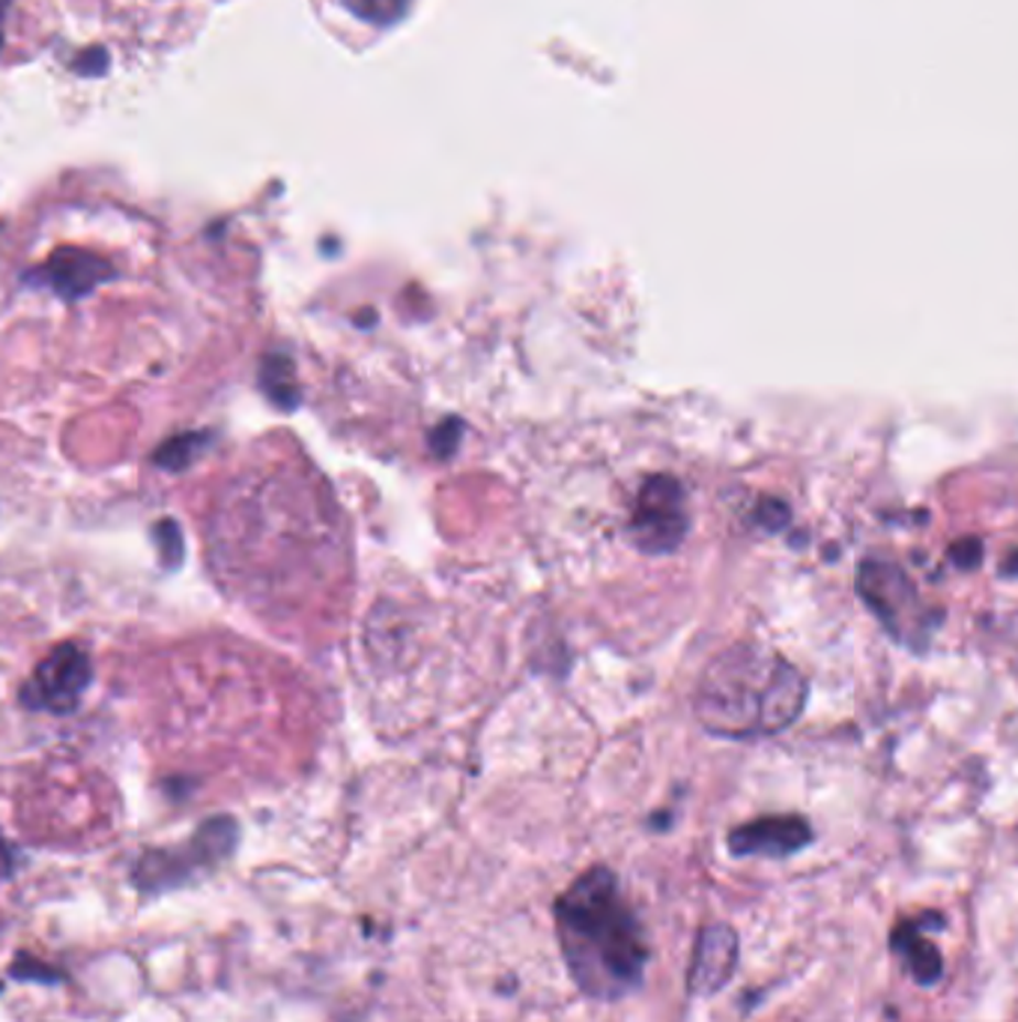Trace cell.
<instances>
[{
    "instance_id": "1",
    "label": "cell",
    "mask_w": 1018,
    "mask_h": 1022,
    "mask_svg": "<svg viewBox=\"0 0 1018 1022\" xmlns=\"http://www.w3.org/2000/svg\"><path fill=\"white\" fill-rule=\"evenodd\" d=\"M553 912L565 966L580 990L597 1002L637 990L648 966V939L613 870L592 868L576 876Z\"/></svg>"
},
{
    "instance_id": "2",
    "label": "cell",
    "mask_w": 1018,
    "mask_h": 1022,
    "mask_svg": "<svg viewBox=\"0 0 1018 1022\" xmlns=\"http://www.w3.org/2000/svg\"><path fill=\"white\" fill-rule=\"evenodd\" d=\"M806 702V679L777 652L738 643L702 670L693 697L700 723L723 739H756L792 727Z\"/></svg>"
},
{
    "instance_id": "3",
    "label": "cell",
    "mask_w": 1018,
    "mask_h": 1022,
    "mask_svg": "<svg viewBox=\"0 0 1018 1022\" xmlns=\"http://www.w3.org/2000/svg\"><path fill=\"white\" fill-rule=\"evenodd\" d=\"M237 847V826L234 819H209L197 828V835L180 849H155L138 861L132 879L147 894L167 891L192 879L197 868H209L227 858Z\"/></svg>"
},
{
    "instance_id": "4",
    "label": "cell",
    "mask_w": 1018,
    "mask_h": 1022,
    "mask_svg": "<svg viewBox=\"0 0 1018 1022\" xmlns=\"http://www.w3.org/2000/svg\"><path fill=\"white\" fill-rule=\"evenodd\" d=\"M628 532L642 553H672L687 536L684 487L675 475H648L639 485Z\"/></svg>"
},
{
    "instance_id": "5",
    "label": "cell",
    "mask_w": 1018,
    "mask_h": 1022,
    "mask_svg": "<svg viewBox=\"0 0 1018 1022\" xmlns=\"http://www.w3.org/2000/svg\"><path fill=\"white\" fill-rule=\"evenodd\" d=\"M90 676V658L73 643H63L36 667L21 697H24V706L31 709L69 714L82 700V693L87 691Z\"/></svg>"
},
{
    "instance_id": "6",
    "label": "cell",
    "mask_w": 1018,
    "mask_h": 1022,
    "mask_svg": "<svg viewBox=\"0 0 1018 1022\" xmlns=\"http://www.w3.org/2000/svg\"><path fill=\"white\" fill-rule=\"evenodd\" d=\"M857 589L869 601V607L878 613V620L896 634L906 628L908 616L917 610V592L902 568L881 559H869L860 566L857 574Z\"/></svg>"
},
{
    "instance_id": "7",
    "label": "cell",
    "mask_w": 1018,
    "mask_h": 1022,
    "mask_svg": "<svg viewBox=\"0 0 1018 1022\" xmlns=\"http://www.w3.org/2000/svg\"><path fill=\"white\" fill-rule=\"evenodd\" d=\"M810 822L803 816H761L729 835L732 856L738 858H789L810 843Z\"/></svg>"
},
{
    "instance_id": "8",
    "label": "cell",
    "mask_w": 1018,
    "mask_h": 1022,
    "mask_svg": "<svg viewBox=\"0 0 1018 1022\" xmlns=\"http://www.w3.org/2000/svg\"><path fill=\"white\" fill-rule=\"evenodd\" d=\"M738 966V936L726 924H711L700 933L693 962H690V992L711 996L729 983Z\"/></svg>"
},
{
    "instance_id": "9",
    "label": "cell",
    "mask_w": 1018,
    "mask_h": 1022,
    "mask_svg": "<svg viewBox=\"0 0 1018 1022\" xmlns=\"http://www.w3.org/2000/svg\"><path fill=\"white\" fill-rule=\"evenodd\" d=\"M108 276H111V267L99 255L84 251V248L54 251L52 260L40 272V279L61 297H84Z\"/></svg>"
},
{
    "instance_id": "10",
    "label": "cell",
    "mask_w": 1018,
    "mask_h": 1022,
    "mask_svg": "<svg viewBox=\"0 0 1018 1022\" xmlns=\"http://www.w3.org/2000/svg\"><path fill=\"white\" fill-rule=\"evenodd\" d=\"M890 945L908 962V969H911L917 983L932 987L944 975V957H941L935 942H929L920 933V921H899L894 936H890Z\"/></svg>"
},
{
    "instance_id": "11",
    "label": "cell",
    "mask_w": 1018,
    "mask_h": 1022,
    "mask_svg": "<svg viewBox=\"0 0 1018 1022\" xmlns=\"http://www.w3.org/2000/svg\"><path fill=\"white\" fill-rule=\"evenodd\" d=\"M344 7L370 24H391L410 7V0H344Z\"/></svg>"
},
{
    "instance_id": "12",
    "label": "cell",
    "mask_w": 1018,
    "mask_h": 1022,
    "mask_svg": "<svg viewBox=\"0 0 1018 1022\" xmlns=\"http://www.w3.org/2000/svg\"><path fill=\"white\" fill-rule=\"evenodd\" d=\"M12 975H15L19 981H28V978H31V981H61V978H54L52 969H45V966H36V962H33V957H21V960H15V966H12Z\"/></svg>"
},
{
    "instance_id": "13",
    "label": "cell",
    "mask_w": 1018,
    "mask_h": 1022,
    "mask_svg": "<svg viewBox=\"0 0 1018 1022\" xmlns=\"http://www.w3.org/2000/svg\"><path fill=\"white\" fill-rule=\"evenodd\" d=\"M979 553H983V545H979L977 538H965V541H959L956 548H953V559H956L959 566H977Z\"/></svg>"
},
{
    "instance_id": "14",
    "label": "cell",
    "mask_w": 1018,
    "mask_h": 1022,
    "mask_svg": "<svg viewBox=\"0 0 1018 1022\" xmlns=\"http://www.w3.org/2000/svg\"><path fill=\"white\" fill-rule=\"evenodd\" d=\"M12 864H15V856H12L10 843H7V840H3V835H0V879L10 876Z\"/></svg>"
},
{
    "instance_id": "15",
    "label": "cell",
    "mask_w": 1018,
    "mask_h": 1022,
    "mask_svg": "<svg viewBox=\"0 0 1018 1022\" xmlns=\"http://www.w3.org/2000/svg\"><path fill=\"white\" fill-rule=\"evenodd\" d=\"M7 7H10V0H0V45H3V15H7Z\"/></svg>"
}]
</instances>
